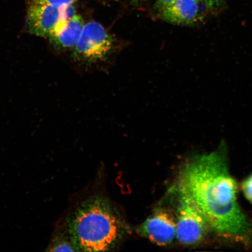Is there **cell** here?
<instances>
[{
    "mask_svg": "<svg viewBox=\"0 0 252 252\" xmlns=\"http://www.w3.org/2000/svg\"><path fill=\"white\" fill-rule=\"evenodd\" d=\"M224 148L194 158L183 170L179 189L191 198L217 234L243 239L251 226L237 202Z\"/></svg>",
    "mask_w": 252,
    "mask_h": 252,
    "instance_id": "cell-1",
    "label": "cell"
},
{
    "mask_svg": "<svg viewBox=\"0 0 252 252\" xmlns=\"http://www.w3.org/2000/svg\"><path fill=\"white\" fill-rule=\"evenodd\" d=\"M124 223L108 201L93 197L75 213L71 231L75 247L85 252H105L121 240Z\"/></svg>",
    "mask_w": 252,
    "mask_h": 252,
    "instance_id": "cell-2",
    "label": "cell"
},
{
    "mask_svg": "<svg viewBox=\"0 0 252 252\" xmlns=\"http://www.w3.org/2000/svg\"><path fill=\"white\" fill-rule=\"evenodd\" d=\"M179 196L176 238L183 245L197 244L206 236L210 225L197 204L181 189Z\"/></svg>",
    "mask_w": 252,
    "mask_h": 252,
    "instance_id": "cell-3",
    "label": "cell"
},
{
    "mask_svg": "<svg viewBox=\"0 0 252 252\" xmlns=\"http://www.w3.org/2000/svg\"><path fill=\"white\" fill-rule=\"evenodd\" d=\"M75 15L72 5L58 7L30 4L28 11V29L34 35L49 37L60 25L71 20Z\"/></svg>",
    "mask_w": 252,
    "mask_h": 252,
    "instance_id": "cell-4",
    "label": "cell"
},
{
    "mask_svg": "<svg viewBox=\"0 0 252 252\" xmlns=\"http://www.w3.org/2000/svg\"><path fill=\"white\" fill-rule=\"evenodd\" d=\"M114 42L102 25L97 22L84 25L75 47V56L88 62L102 61L111 52Z\"/></svg>",
    "mask_w": 252,
    "mask_h": 252,
    "instance_id": "cell-5",
    "label": "cell"
},
{
    "mask_svg": "<svg viewBox=\"0 0 252 252\" xmlns=\"http://www.w3.org/2000/svg\"><path fill=\"white\" fill-rule=\"evenodd\" d=\"M138 232L154 244L167 246L176 238V221L167 211L158 210L142 223Z\"/></svg>",
    "mask_w": 252,
    "mask_h": 252,
    "instance_id": "cell-6",
    "label": "cell"
},
{
    "mask_svg": "<svg viewBox=\"0 0 252 252\" xmlns=\"http://www.w3.org/2000/svg\"><path fill=\"white\" fill-rule=\"evenodd\" d=\"M202 7V5L195 0H176L158 13L160 18L167 23L196 26L203 24L207 14H209Z\"/></svg>",
    "mask_w": 252,
    "mask_h": 252,
    "instance_id": "cell-7",
    "label": "cell"
},
{
    "mask_svg": "<svg viewBox=\"0 0 252 252\" xmlns=\"http://www.w3.org/2000/svg\"><path fill=\"white\" fill-rule=\"evenodd\" d=\"M84 26L82 18L75 15L71 20L60 25L49 39L59 48H73L77 45Z\"/></svg>",
    "mask_w": 252,
    "mask_h": 252,
    "instance_id": "cell-8",
    "label": "cell"
},
{
    "mask_svg": "<svg viewBox=\"0 0 252 252\" xmlns=\"http://www.w3.org/2000/svg\"><path fill=\"white\" fill-rule=\"evenodd\" d=\"M78 0H28L29 5H48L61 7L73 5Z\"/></svg>",
    "mask_w": 252,
    "mask_h": 252,
    "instance_id": "cell-9",
    "label": "cell"
},
{
    "mask_svg": "<svg viewBox=\"0 0 252 252\" xmlns=\"http://www.w3.org/2000/svg\"><path fill=\"white\" fill-rule=\"evenodd\" d=\"M241 187L244 196L252 204V174L245 179Z\"/></svg>",
    "mask_w": 252,
    "mask_h": 252,
    "instance_id": "cell-10",
    "label": "cell"
},
{
    "mask_svg": "<svg viewBox=\"0 0 252 252\" xmlns=\"http://www.w3.org/2000/svg\"><path fill=\"white\" fill-rule=\"evenodd\" d=\"M73 245L67 242H63L56 245L53 247V252H73L75 251Z\"/></svg>",
    "mask_w": 252,
    "mask_h": 252,
    "instance_id": "cell-11",
    "label": "cell"
},
{
    "mask_svg": "<svg viewBox=\"0 0 252 252\" xmlns=\"http://www.w3.org/2000/svg\"><path fill=\"white\" fill-rule=\"evenodd\" d=\"M211 11L212 14L219 11L225 5L226 0H210Z\"/></svg>",
    "mask_w": 252,
    "mask_h": 252,
    "instance_id": "cell-12",
    "label": "cell"
},
{
    "mask_svg": "<svg viewBox=\"0 0 252 252\" xmlns=\"http://www.w3.org/2000/svg\"><path fill=\"white\" fill-rule=\"evenodd\" d=\"M176 0H157L156 4L155 5V9L159 12L162 11L163 9L168 7V6L172 4Z\"/></svg>",
    "mask_w": 252,
    "mask_h": 252,
    "instance_id": "cell-13",
    "label": "cell"
},
{
    "mask_svg": "<svg viewBox=\"0 0 252 252\" xmlns=\"http://www.w3.org/2000/svg\"><path fill=\"white\" fill-rule=\"evenodd\" d=\"M195 1L200 3L201 5H202L204 7L206 8L209 13H212V11H211L210 0H195Z\"/></svg>",
    "mask_w": 252,
    "mask_h": 252,
    "instance_id": "cell-14",
    "label": "cell"
},
{
    "mask_svg": "<svg viewBox=\"0 0 252 252\" xmlns=\"http://www.w3.org/2000/svg\"><path fill=\"white\" fill-rule=\"evenodd\" d=\"M131 1L135 3V4H138V3L140 2L142 0H131Z\"/></svg>",
    "mask_w": 252,
    "mask_h": 252,
    "instance_id": "cell-15",
    "label": "cell"
}]
</instances>
